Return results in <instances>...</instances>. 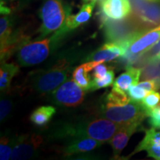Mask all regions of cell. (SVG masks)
Wrapping results in <instances>:
<instances>
[{
    "instance_id": "1",
    "label": "cell",
    "mask_w": 160,
    "mask_h": 160,
    "mask_svg": "<svg viewBox=\"0 0 160 160\" xmlns=\"http://www.w3.org/2000/svg\"><path fill=\"white\" fill-rule=\"evenodd\" d=\"M122 126L106 118H97L74 126L64 128L60 134L68 137H89L102 142H109L116 132Z\"/></svg>"
},
{
    "instance_id": "2",
    "label": "cell",
    "mask_w": 160,
    "mask_h": 160,
    "mask_svg": "<svg viewBox=\"0 0 160 160\" xmlns=\"http://www.w3.org/2000/svg\"><path fill=\"white\" fill-rule=\"evenodd\" d=\"M72 64L68 58H61L51 68L39 71L33 79V88L41 94L55 91L69 77Z\"/></svg>"
},
{
    "instance_id": "3",
    "label": "cell",
    "mask_w": 160,
    "mask_h": 160,
    "mask_svg": "<svg viewBox=\"0 0 160 160\" xmlns=\"http://www.w3.org/2000/svg\"><path fill=\"white\" fill-rule=\"evenodd\" d=\"M64 34L63 32L58 31L51 38L34 42L26 41L17 50L19 65L29 67L42 62L49 57L52 46L56 45Z\"/></svg>"
},
{
    "instance_id": "4",
    "label": "cell",
    "mask_w": 160,
    "mask_h": 160,
    "mask_svg": "<svg viewBox=\"0 0 160 160\" xmlns=\"http://www.w3.org/2000/svg\"><path fill=\"white\" fill-rule=\"evenodd\" d=\"M71 9L63 5L62 0H45L39 11L42 25L39 30V38L59 31L65 25Z\"/></svg>"
},
{
    "instance_id": "5",
    "label": "cell",
    "mask_w": 160,
    "mask_h": 160,
    "mask_svg": "<svg viewBox=\"0 0 160 160\" xmlns=\"http://www.w3.org/2000/svg\"><path fill=\"white\" fill-rule=\"evenodd\" d=\"M101 114L102 117L122 125L142 123L148 117L141 102L133 101L125 105H105Z\"/></svg>"
},
{
    "instance_id": "6",
    "label": "cell",
    "mask_w": 160,
    "mask_h": 160,
    "mask_svg": "<svg viewBox=\"0 0 160 160\" xmlns=\"http://www.w3.org/2000/svg\"><path fill=\"white\" fill-rule=\"evenodd\" d=\"M102 25L107 42L124 43L128 46L140 34L147 30H137L131 27V24L125 21L114 20L102 17Z\"/></svg>"
},
{
    "instance_id": "7",
    "label": "cell",
    "mask_w": 160,
    "mask_h": 160,
    "mask_svg": "<svg viewBox=\"0 0 160 160\" xmlns=\"http://www.w3.org/2000/svg\"><path fill=\"white\" fill-rule=\"evenodd\" d=\"M160 39V25L140 34L129 45L125 57V62L134 63L138 58L147 52Z\"/></svg>"
},
{
    "instance_id": "8",
    "label": "cell",
    "mask_w": 160,
    "mask_h": 160,
    "mask_svg": "<svg viewBox=\"0 0 160 160\" xmlns=\"http://www.w3.org/2000/svg\"><path fill=\"white\" fill-rule=\"evenodd\" d=\"M85 90L74 80H68L53 91V100L56 104L65 107H77L85 99Z\"/></svg>"
},
{
    "instance_id": "9",
    "label": "cell",
    "mask_w": 160,
    "mask_h": 160,
    "mask_svg": "<svg viewBox=\"0 0 160 160\" xmlns=\"http://www.w3.org/2000/svg\"><path fill=\"white\" fill-rule=\"evenodd\" d=\"M42 142V137L37 133H27L19 136L13 141L11 159L13 160H24L33 157L37 153Z\"/></svg>"
},
{
    "instance_id": "10",
    "label": "cell",
    "mask_w": 160,
    "mask_h": 160,
    "mask_svg": "<svg viewBox=\"0 0 160 160\" xmlns=\"http://www.w3.org/2000/svg\"><path fill=\"white\" fill-rule=\"evenodd\" d=\"M134 13L141 23L148 26L160 25V2L147 0H133Z\"/></svg>"
},
{
    "instance_id": "11",
    "label": "cell",
    "mask_w": 160,
    "mask_h": 160,
    "mask_svg": "<svg viewBox=\"0 0 160 160\" xmlns=\"http://www.w3.org/2000/svg\"><path fill=\"white\" fill-rule=\"evenodd\" d=\"M100 11L102 17L122 20L131 15L132 8L129 0H102Z\"/></svg>"
},
{
    "instance_id": "12",
    "label": "cell",
    "mask_w": 160,
    "mask_h": 160,
    "mask_svg": "<svg viewBox=\"0 0 160 160\" xmlns=\"http://www.w3.org/2000/svg\"><path fill=\"white\" fill-rule=\"evenodd\" d=\"M140 126H141V123L122 125V126L116 132L115 134L109 141L113 149V157H115L116 159L119 157L120 153L126 147L131 136L137 131H139Z\"/></svg>"
},
{
    "instance_id": "13",
    "label": "cell",
    "mask_w": 160,
    "mask_h": 160,
    "mask_svg": "<svg viewBox=\"0 0 160 160\" xmlns=\"http://www.w3.org/2000/svg\"><path fill=\"white\" fill-rule=\"evenodd\" d=\"M157 130L153 128L146 130L145 137L129 157L138 152L145 151L148 153V157L160 160V131Z\"/></svg>"
},
{
    "instance_id": "14",
    "label": "cell",
    "mask_w": 160,
    "mask_h": 160,
    "mask_svg": "<svg viewBox=\"0 0 160 160\" xmlns=\"http://www.w3.org/2000/svg\"><path fill=\"white\" fill-rule=\"evenodd\" d=\"M127 50V45L124 43L107 42L102 46L97 51L88 57V60L97 62L102 61L104 62H111L125 56Z\"/></svg>"
},
{
    "instance_id": "15",
    "label": "cell",
    "mask_w": 160,
    "mask_h": 160,
    "mask_svg": "<svg viewBox=\"0 0 160 160\" xmlns=\"http://www.w3.org/2000/svg\"><path fill=\"white\" fill-rule=\"evenodd\" d=\"M102 144V142L89 137L73 138V139L64 148L62 153L65 157H71L77 153L93 151Z\"/></svg>"
},
{
    "instance_id": "16",
    "label": "cell",
    "mask_w": 160,
    "mask_h": 160,
    "mask_svg": "<svg viewBox=\"0 0 160 160\" xmlns=\"http://www.w3.org/2000/svg\"><path fill=\"white\" fill-rule=\"evenodd\" d=\"M95 4L96 1H91L90 2L84 4L77 14H69L66 19L65 25L61 28L62 31L67 33L68 31L77 28L79 25L88 21L92 16Z\"/></svg>"
},
{
    "instance_id": "17",
    "label": "cell",
    "mask_w": 160,
    "mask_h": 160,
    "mask_svg": "<svg viewBox=\"0 0 160 160\" xmlns=\"http://www.w3.org/2000/svg\"><path fill=\"white\" fill-rule=\"evenodd\" d=\"M142 75V69L128 66L126 71L119 76L113 82V89L128 93L131 86L139 83Z\"/></svg>"
},
{
    "instance_id": "18",
    "label": "cell",
    "mask_w": 160,
    "mask_h": 160,
    "mask_svg": "<svg viewBox=\"0 0 160 160\" xmlns=\"http://www.w3.org/2000/svg\"><path fill=\"white\" fill-rule=\"evenodd\" d=\"M102 62H104L90 61L88 62L78 66L73 72V76H72L73 79L80 87L82 88L86 91H88L92 81L91 76L89 74L90 72L92 71V70H93L97 65Z\"/></svg>"
},
{
    "instance_id": "19",
    "label": "cell",
    "mask_w": 160,
    "mask_h": 160,
    "mask_svg": "<svg viewBox=\"0 0 160 160\" xmlns=\"http://www.w3.org/2000/svg\"><path fill=\"white\" fill-rule=\"evenodd\" d=\"M19 72V66L14 63L1 62L0 68V90L1 93H5L9 89L14 76Z\"/></svg>"
},
{
    "instance_id": "20",
    "label": "cell",
    "mask_w": 160,
    "mask_h": 160,
    "mask_svg": "<svg viewBox=\"0 0 160 160\" xmlns=\"http://www.w3.org/2000/svg\"><path fill=\"white\" fill-rule=\"evenodd\" d=\"M55 113L56 108L53 106H41L31 113L30 119L34 125L44 127L51 121Z\"/></svg>"
},
{
    "instance_id": "21",
    "label": "cell",
    "mask_w": 160,
    "mask_h": 160,
    "mask_svg": "<svg viewBox=\"0 0 160 160\" xmlns=\"http://www.w3.org/2000/svg\"><path fill=\"white\" fill-rule=\"evenodd\" d=\"M9 14L1 13L0 19V42H1V50L5 48L11 40L13 36L12 31V21Z\"/></svg>"
},
{
    "instance_id": "22",
    "label": "cell",
    "mask_w": 160,
    "mask_h": 160,
    "mask_svg": "<svg viewBox=\"0 0 160 160\" xmlns=\"http://www.w3.org/2000/svg\"><path fill=\"white\" fill-rule=\"evenodd\" d=\"M105 106L125 105L131 102V99L128 93H124L112 88V91L106 97Z\"/></svg>"
},
{
    "instance_id": "23",
    "label": "cell",
    "mask_w": 160,
    "mask_h": 160,
    "mask_svg": "<svg viewBox=\"0 0 160 160\" xmlns=\"http://www.w3.org/2000/svg\"><path fill=\"white\" fill-rule=\"evenodd\" d=\"M147 66L142 70L143 79L154 80L160 88V60L148 63Z\"/></svg>"
},
{
    "instance_id": "24",
    "label": "cell",
    "mask_w": 160,
    "mask_h": 160,
    "mask_svg": "<svg viewBox=\"0 0 160 160\" xmlns=\"http://www.w3.org/2000/svg\"><path fill=\"white\" fill-rule=\"evenodd\" d=\"M114 79L115 73L113 68H111L104 77L100 78V79L93 78L92 79L89 91H96V90L103 88L109 87V86L113 85V82L115 81Z\"/></svg>"
},
{
    "instance_id": "25",
    "label": "cell",
    "mask_w": 160,
    "mask_h": 160,
    "mask_svg": "<svg viewBox=\"0 0 160 160\" xmlns=\"http://www.w3.org/2000/svg\"><path fill=\"white\" fill-rule=\"evenodd\" d=\"M140 102L148 117L150 112L160 103V93L155 91L150 92Z\"/></svg>"
},
{
    "instance_id": "26",
    "label": "cell",
    "mask_w": 160,
    "mask_h": 160,
    "mask_svg": "<svg viewBox=\"0 0 160 160\" xmlns=\"http://www.w3.org/2000/svg\"><path fill=\"white\" fill-rule=\"evenodd\" d=\"M14 139L3 136L0 140V159L8 160L11 158Z\"/></svg>"
},
{
    "instance_id": "27",
    "label": "cell",
    "mask_w": 160,
    "mask_h": 160,
    "mask_svg": "<svg viewBox=\"0 0 160 160\" xmlns=\"http://www.w3.org/2000/svg\"><path fill=\"white\" fill-rule=\"evenodd\" d=\"M149 93L138 85L131 86L128 91V94L133 102H141Z\"/></svg>"
},
{
    "instance_id": "28",
    "label": "cell",
    "mask_w": 160,
    "mask_h": 160,
    "mask_svg": "<svg viewBox=\"0 0 160 160\" xmlns=\"http://www.w3.org/2000/svg\"><path fill=\"white\" fill-rule=\"evenodd\" d=\"M12 101L8 98H2L0 102V120L1 122L8 117L12 110Z\"/></svg>"
},
{
    "instance_id": "29",
    "label": "cell",
    "mask_w": 160,
    "mask_h": 160,
    "mask_svg": "<svg viewBox=\"0 0 160 160\" xmlns=\"http://www.w3.org/2000/svg\"><path fill=\"white\" fill-rule=\"evenodd\" d=\"M148 117L151 128L160 130V103L150 112Z\"/></svg>"
},
{
    "instance_id": "30",
    "label": "cell",
    "mask_w": 160,
    "mask_h": 160,
    "mask_svg": "<svg viewBox=\"0 0 160 160\" xmlns=\"http://www.w3.org/2000/svg\"><path fill=\"white\" fill-rule=\"evenodd\" d=\"M111 68V67H108V65H106L105 64H104V62L99 63V65H97L93 68V78L100 79V78L104 77L106 73H107V72Z\"/></svg>"
},
{
    "instance_id": "31",
    "label": "cell",
    "mask_w": 160,
    "mask_h": 160,
    "mask_svg": "<svg viewBox=\"0 0 160 160\" xmlns=\"http://www.w3.org/2000/svg\"><path fill=\"white\" fill-rule=\"evenodd\" d=\"M158 60H160V52H159V54H158L157 57H156V58L154 59V60H153V61H152V62H154V61H158ZM150 63V62H149Z\"/></svg>"
},
{
    "instance_id": "32",
    "label": "cell",
    "mask_w": 160,
    "mask_h": 160,
    "mask_svg": "<svg viewBox=\"0 0 160 160\" xmlns=\"http://www.w3.org/2000/svg\"><path fill=\"white\" fill-rule=\"evenodd\" d=\"M147 1H151V2H160V0H147Z\"/></svg>"
},
{
    "instance_id": "33",
    "label": "cell",
    "mask_w": 160,
    "mask_h": 160,
    "mask_svg": "<svg viewBox=\"0 0 160 160\" xmlns=\"http://www.w3.org/2000/svg\"><path fill=\"white\" fill-rule=\"evenodd\" d=\"M85 1H86V2H91V1H97V0H85Z\"/></svg>"
}]
</instances>
